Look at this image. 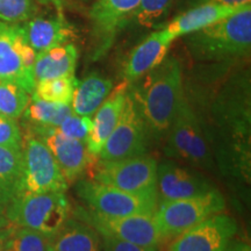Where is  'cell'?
<instances>
[{
  "label": "cell",
  "instance_id": "obj_21",
  "mask_svg": "<svg viewBox=\"0 0 251 251\" xmlns=\"http://www.w3.org/2000/svg\"><path fill=\"white\" fill-rule=\"evenodd\" d=\"M77 61L78 50L72 42L36 54L33 69L35 81L75 76Z\"/></svg>",
  "mask_w": 251,
  "mask_h": 251
},
{
  "label": "cell",
  "instance_id": "obj_2",
  "mask_svg": "<svg viewBox=\"0 0 251 251\" xmlns=\"http://www.w3.org/2000/svg\"><path fill=\"white\" fill-rule=\"evenodd\" d=\"M128 93L148 134L156 139L165 136L186 100L179 59L166 56L161 64L129 84Z\"/></svg>",
  "mask_w": 251,
  "mask_h": 251
},
{
  "label": "cell",
  "instance_id": "obj_35",
  "mask_svg": "<svg viewBox=\"0 0 251 251\" xmlns=\"http://www.w3.org/2000/svg\"><path fill=\"white\" fill-rule=\"evenodd\" d=\"M36 1L45 6L54 7L56 12H59V13H63L65 7L69 5V0H36Z\"/></svg>",
  "mask_w": 251,
  "mask_h": 251
},
{
  "label": "cell",
  "instance_id": "obj_38",
  "mask_svg": "<svg viewBox=\"0 0 251 251\" xmlns=\"http://www.w3.org/2000/svg\"><path fill=\"white\" fill-rule=\"evenodd\" d=\"M8 226H11V222H9L8 219L6 218L5 212L0 211V230H1V229H5L6 227H8Z\"/></svg>",
  "mask_w": 251,
  "mask_h": 251
},
{
  "label": "cell",
  "instance_id": "obj_13",
  "mask_svg": "<svg viewBox=\"0 0 251 251\" xmlns=\"http://www.w3.org/2000/svg\"><path fill=\"white\" fill-rule=\"evenodd\" d=\"M140 0H98L90 9L92 25V54L98 61L114 45L118 34L130 20Z\"/></svg>",
  "mask_w": 251,
  "mask_h": 251
},
{
  "label": "cell",
  "instance_id": "obj_5",
  "mask_svg": "<svg viewBox=\"0 0 251 251\" xmlns=\"http://www.w3.org/2000/svg\"><path fill=\"white\" fill-rule=\"evenodd\" d=\"M225 198L218 190L187 199L162 201L153 214L163 242L175 240L200 222L225 211Z\"/></svg>",
  "mask_w": 251,
  "mask_h": 251
},
{
  "label": "cell",
  "instance_id": "obj_3",
  "mask_svg": "<svg viewBox=\"0 0 251 251\" xmlns=\"http://www.w3.org/2000/svg\"><path fill=\"white\" fill-rule=\"evenodd\" d=\"M187 50L199 62L248 57L251 49V6L185 36Z\"/></svg>",
  "mask_w": 251,
  "mask_h": 251
},
{
  "label": "cell",
  "instance_id": "obj_10",
  "mask_svg": "<svg viewBox=\"0 0 251 251\" xmlns=\"http://www.w3.org/2000/svg\"><path fill=\"white\" fill-rule=\"evenodd\" d=\"M35 58L36 52L28 43L23 24L0 21V79L14 81L31 96L36 85Z\"/></svg>",
  "mask_w": 251,
  "mask_h": 251
},
{
  "label": "cell",
  "instance_id": "obj_16",
  "mask_svg": "<svg viewBox=\"0 0 251 251\" xmlns=\"http://www.w3.org/2000/svg\"><path fill=\"white\" fill-rule=\"evenodd\" d=\"M215 190L199 172L183 168L172 161L157 164V193L162 201L187 199Z\"/></svg>",
  "mask_w": 251,
  "mask_h": 251
},
{
  "label": "cell",
  "instance_id": "obj_34",
  "mask_svg": "<svg viewBox=\"0 0 251 251\" xmlns=\"http://www.w3.org/2000/svg\"><path fill=\"white\" fill-rule=\"evenodd\" d=\"M225 251H251V248H250V244L246 242V241L235 240L233 237L228 242Z\"/></svg>",
  "mask_w": 251,
  "mask_h": 251
},
{
  "label": "cell",
  "instance_id": "obj_28",
  "mask_svg": "<svg viewBox=\"0 0 251 251\" xmlns=\"http://www.w3.org/2000/svg\"><path fill=\"white\" fill-rule=\"evenodd\" d=\"M4 251H51V236L34 229L14 228Z\"/></svg>",
  "mask_w": 251,
  "mask_h": 251
},
{
  "label": "cell",
  "instance_id": "obj_26",
  "mask_svg": "<svg viewBox=\"0 0 251 251\" xmlns=\"http://www.w3.org/2000/svg\"><path fill=\"white\" fill-rule=\"evenodd\" d=\"M78 81L79 80L75 76L37 81L30 97L34 99L45 100V101L71 105L72 97H74Z\"/></svg>",
  "mask_w": 251,
  "mask_h": 251
},
{
  "label": "cell",
  "instance_id": "obj_23",
  "mask_svg": "<svg viewBox=\"0 0 251 251\" xmlns=\"http://www.w3.org/2000/svg\"><path fill=\"white\" fill-rule=\"evenodd\" d=\"M51 251H101V237L91 225L69 218L51 237Z\"/></svg>",
  "mask_w": 251,
  "mask_h": 251
},
{
  "label": "cell",
  "instance_id": "obj_6",
  "mask_svg": "<svg viewBox=\"0 0 251 251\" xmlns=\"http://www.w3.org/2000/svg\"><path fill=\"white\" fill-rule=\"evenodd\" d=\"M70 201L64 192H48L20 197L7 207L5 214L11 225L52 237L70 218Z\"/></svg>",
  "mask_w": 251,
  "mask_h": 251
},
{
  "label": "cell",
  "instance_id": "obj_8",
  "mask_svg": "<svg viewBox=\"0 0 251 251\" xmlns=\"http://www.w3.org/2000/svg\"><path fill=\"white\" fill-rule=\"evenodd\" d=\"M77 193L93 212L105 216L155 214L158 193H131L93 180H79Z\"/></svg>",
  "mask_w": 251,
  "mask_h": 251
},
{
  "label": "cell",
  "instance_id": "obj_1",
  "mask_svg": "<svg viewBox=\"0 0 251 251\" xmlns=\"http://www.w3.org/2000/svg\"><path fill=\"white\" fill-rule=\"evenodd\" d=\"M222 146L221 163L235 174L250 177V81L246 74L234 76L212 106Z\"/></svg>",
  "mask_w": 251,
  "mask_h": 251
},
{
  "label": "cell",
  "instance_id": "obj_25",
  "mask_svg": "<svg viewBox=\"0 0 251 251\" xmlns=\"http://www.w3.org/2000/svg\"><path fill=\"white\" fill-rule=\"evenodd\" d=\"M70 114H72L71 105L45 101L30 97V101L23 115L35 126L58 127Z\"/></svg>",
  "mask_w": 251,
  "mask_h": 251
},
{
  "label": "cell",
  "instance_id": "obj_33",
  "mask_svg": "<svg viewBox=\"0 0 251 251\" xmlns=\"http://www.w3.org/2000/svg\"><path fill=\"white\" fill-rule=\"evenodd\" d=\"M100 237H101V251H158V248L141 247L109 235H100Z\"/></svg>",
  "mask_w": 251,
  "mask_h": 251
},
{
  "label": "cell",
  "instance_id": "obj_9",
  "mask_svg": "<svg viewBox=\"0 0 251 251\" xmlns=\"http://www.w3.org/2000/svg\"><path fill=\"white\" fill-rule=\"evenodd\" d=\"M23 196L48 192L65 193L69 184L54 155L45 142L30 131L23 140Z\"/></svg>",
  "mask_w": 251,
  "mask_h": 251
},
{
  "label": "cell",
  "instance_id": "obj_37",
  "mask_svg": "<svg viewBox=\"0 0 251 251\" xmlns=\"http://www.w3.org/2000/svg\"><path fill=\"white\" fill-rule=\"evenodd\" d=\"M209 1L222 2V4H227V5H244V4H249L250 0H209Z\"/></svg>",
  "mask_w": 251,
  "mask_h": 251
},
{
  "label": "cell",
  "instance_id": "obj_19",
  "mask_svg": "<svg viewBox=\"0 0 251 251\" xmlns=\"http://www.w3.org/2000/svg\"><path fill=\"white\" fill-rule=\"evenodd\" d=\"M249 5L250 2L244 5H227L215 1L205 2L177 15L165 27V30L175 41L178 37H184L188 34L211 26L220 20L231 17Z\"/></svg>",
  "mask_w": 251,
  "mask_h": 251
},
{
  "label": "cell",
  "instance_id": "obj_17",
  "mask_svg": "<svg viewBox=\"0 0 251 251\" xmlns=\"http://www.w3.org/2000/svg\"><path fill=\"white\" fill-rule=\"evenodd\" d=\"M174 42L168 31L159 29L150 34L131 50L124 67V79L131 84L159 65L168 56Z\"/></svg>",
  "mask_w": 251,
  "mask_h": 251
},
{
  "label": "cell",
  "instance_id": "obj_15",
  "mask_svg": "<svg viewBox=\"0 0 251 251\" xmlns=\"http://www.w3.org/2000/svg\"><path fill=\"white\" fill-rule=\"evenodd\" d=\"M236 231V221L231 216L220 213L176 237L168 250L225 251Z\"/></svg>",
  "mask_w": 251,
  "mask_h": 251
},
{
  "label": "cell",
  "instance_id": "obj_11",
  "mask_svg": "<svg viewBox=\"0 0 251 251\" xmlns=\"http://www.w3.org/2000/svg\"><path fill=\"white\" fill-rule=\"evenodd\" d=\"M77 219L92 226L100 235H109L141 247L158 248L162 237L153 214L105 216L91 211L78 209Z\"/></svg>",
  "mask_w": 251,
  "mask_h": 251
},
{
  "label": "cell",
  "instance_id": "obj_31",
  "mask_svg": "<svg viewBox=\"0 0 251 251\" xmlns=\"http://www.w3.org/2000/svg\"><path fill=\"white\" fill-rule=\"evenodd\" d=\"M57 129L64 135V136L70 137V139L83 141L86 144V140L89 134L92 130V120L89 117H80V115L72 114L65 119L61 125L58 126Z\"/></svg>",
  "mask_w": 251,
  "mask_h": 251
},
{
  "label": "cell",
  "instance_id": "obj_29",
  "mask_svg": "<svg viewBox=\"0 0 251 251\" xmlns=\"http://www.w3.org/2000/svg\"><path fill=\"white\" fill-rule=\"evenodd\" d=\"M174 0H140V4L131 15L130 20L141 26L152 27L168 14Z\"/></svg>",
  "mask_w": 251,
  "mask_h": 251
},
{
  "label": "cell",
  "instance_id": "obj_22",
  "mask_svg": "<svg viewBox=\"0 0 251 251\" xmlns=\"http://www.w3.org/2000/svg\"><path fill=\"white\" fill-rule=\"evenodd\" d=\"M23 148L0 146V211L23 196Z\"/></svg>",
  "mask_w": 251,
  "mask_h": 251
},
{
  "label": "cell",
  "instance_id": "obj_27",
  "mask_svg": "<svg viewBox=\"0 0 251 251\" xmlns=\"http://www.w3.org/2000/svg\"><path fill=\"white\" fill-rule=\"evenodd\" d=\"M30 101V94L14 81L0 79V114L20 118Z\"/></svg>",
  "mask_w": 251,
  "mask_h": 251
},
{
  "label": "cell",
  "instance_id": "obj_32",
  "mask_svg": "<svg viewBox=\"0 0 251 251\" xmlns=\"http://www.w3.org/2000/svg\"><path fill=\"white\" fill-rule=\"evenodd\" d=\"M0 146L23 148V134L15 119L0 114Z\"/></svg>",
  "mask_w": 251,
  "mask_h": 251
},
{
  "label": "cell",
  "instance_id": "obj_12",
  "mask_svg": "<svg viewBox=\"0 0 251 251\" xmlns=\"http://www.w3.org/2000/svg\"><path fill=\"white\" fill-rule=\"evenodd\" d=\"M146 125L141 118L136 106L127 93L124 109L114 130L106 140L99 152L101 161H119L130 157L146 155L147 151Z\"/></svg>",
  "mask_w": 251,
  "mask_h": 251
},
{
  "label": "cell",
  "instance_id": "obj_7",
  "mask_svg": "<svg viewBox=\"0 0 251 251\" xmlns=\"http://www.w3.org/2000/svg\"><path fill=\"white\" fill-rule=\"evenodd\" d=\"M90 170H92L91 180L99 184L131 193L157 192V162L150 156L141 155L119 161L99 159Z\"/></svg>",
  "mask_w": 251,
  "mask_h": 251
},
{
  "label": "cell",
  "instance_id": "obj_4",
  "mask_svg": "<svg viewBox=\"0 0 251 251\" xmlns=\"http://www.w3.org/2000/svg\"><path fill=\"white\" fill-rule=\"evenodd\" d=\"M166 136L165 155L170 158L197 168L211 169L214 164L211 136L187 99L181 105Z\"/></svg>",
  "mask_w": 251,
  "mask_h": 251
},
{
  "label": "cell",
  "instance_id": "obj_20",
  "mask_svg": "<svg viewBox=\"0 0 251 251\" xmlns=\"http://www.w3.org/2000/svg\"><path fill=\"white\" fill-rule=\"evenodd\" d=\"M129 84L124 80L112 90L100 107L94 113L92 120V130L86 140V147L93 156L98 157L106 140L114 130L127 98Z\"/></svg>",
  "mask_w": 251,
  "mask_h": 251
},
{
  "label": "cell",
  "instance_id": "obj_18",
  "mask_svg": "<svg viewBox=\"0 0 251 251\" xmlns=\"http://www.w3.org/2000/svg\"><path fill=\"white\" fill-rule=\"evenodd\" d=\"M23 27L28 43L36 54L70 43L77 37L76 27L59 12L48 18H31L23 23Z\"/></svg>",
  "mask_w": 251,
  "mask_h": 251
},
{
  "label": "cell",
  "instance_id": "obj_30",
  "mask_svg": "<svg viewBox=\"0 0 251 251\" xmlns=\"http://www.w3.org/2000/svg\"><path fill=\"white\" fill-rule=\"evenodd\" d=\"M36 0H0V21L23 24L34 18Z\"/></svg>",
  "mask_w": 251,
  "mask_h": 251
},
{
  "label": "cell",
  "instance_id": "obj_14",
  "mask_svg": "<svg viewBox=\"0 0 251 251\" xmlns=\"http://www.w3.org/2000/svg\"><path fill=\"white\" fill-rule=\"evenodd\" d=\"M30 133L36 135L48 147L68 184L79 179L96 162L97 157L89 151L83 141L64 136L57 127L33 125Z\"/></svg>",
  "mask_w": 251,
  "mask_h": 251
},
{
  "label": "cell",
  "instance_id": "obj_39",
  "mask_svg": "<svg viewBox=\"0 0 251 251\" xmlns=\"http://www.w3.org/2000/svg\"><path fill=\"white\" fill-rule=\"evenodd\" d=\"M168 251H169V250H168Z\"/></svg>",
  "mask_w": 251,
  "mask_h": 251
},
{
  "label": "cell",
  "instance_id": "obj_36",
  "mask_svg": "<svg viewBox=\"0 0 251 251\" xmlns=\"http://www.w3.org/2000/svg\"><path fill=\"white\" fill-rule=\"evenodd\" d=\"M13 230H14V227H12V225L0 230V251L5 250L6 243H7L8 238L12 235V233H13Z\"/></svg>",
  "mask_w": 251,
  "mask_h": 251
},
{
  "label": "cell",
  "instance_id": "obj_24",
  "mask_svg": "<svg viewBox=\"0 0 251 251\" xmlns=\"http://www.w3.org/2000/svg\"><path fill=\"white\" fill-rule=\"evenodd\" d=\"M113 90V81L97 72L78 81L72 97L71 108L75 114L91 118Z\"/></svg>",
  "mask_w": 251,
  "mask_h": 251
}]
</instances>
